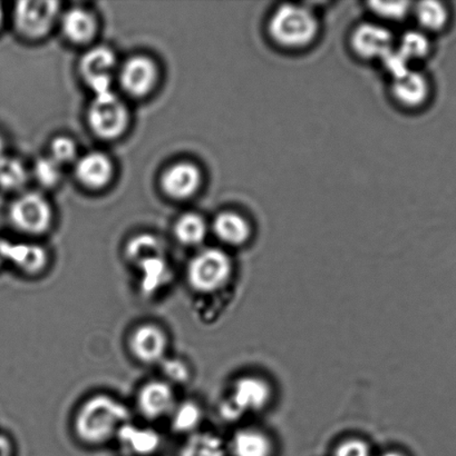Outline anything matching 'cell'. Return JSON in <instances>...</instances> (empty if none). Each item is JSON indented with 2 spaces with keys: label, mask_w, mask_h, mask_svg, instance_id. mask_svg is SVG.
Segmentation results:
<instances>
[{
  "label": "cell",
  "mask_w": 456,
  "mask_h": 456,
  "mask_svg": "<svg viewBox=\"0 0 456 456\" xmlns=\"http://www.w3.org/2000/svg\"><path fill=\"white\" fill-rule=\"evenodd\" d=\"M129 422L131 413L122 401L95 395L79 406L74 418V432L83 444L96 446L115 439L120 428Z\"/></svg>",
  "instance_id": "obj_1"
},
{
  "label": "cell",
  "mask_w": 456,
  "mask_h": 456,
  "mask_svg": "<svg viewBox=\"0 0 456 456\" xmlns=\"http://www.w3.org/2000/svg\"><path fill=\"white\" fill-rule=\"evenodd\" d=\"M319 31V21L315 12L305 4H280L268 21V34L272 42L287 49L310 46Z\"/></svg>",
  "instance_id": "obj_2"
},
{
  "label": "cell",
  "mask_w": 456,
  "mask_h": 456,
  "mask_svg": "<svg viewBox=\"0 0 456 456\" xmlns=\"http://www.w3.org/2000/svg\"><path fill=\"white\" fill-rule=\"evenodd\" d=\"M232 268L231 258L225 250L216 248L201 249L187 264V284L196 293L218 292L230 281Z\"/></svg>",
  "instance_id": "obj_3"
},
{
  "label": "cell",
  "mask_w": 456,
  "mask_h": 456,
  "mask_svg": "<svg viewBox=\"0 0 456 456\" xmlns=\"http://www.w3.org/2000/svg\"><path fill=\"white\" fill-rule=\"evenodd\" d=\"M88 125L96 136L114 140L122 135L129 123V111L113 91L94 95L87 114Z\"/></svg>",
  "instance_id": "obj_4"
},
{
  "label": "cell",
  "mask_w": 456,
  "mask_h": 456,
  "mask_svg": "<svg viewBox=\"0 0 456 456\" xmlns=\"http://www.w3.org/2000/svg\"><path fill=\"white\" fill-rule=\"evenodd\" d=\"M9 218L18 231L27 235L44 234L52 225V207L38 193L22 194L12 203Z\"/></svg>",
  "instance_id": "obj_5"
},
{
  "label": "cell",
  "mask_w": 456,
  "mask_h": 456,
  "mask_svg": "<svg viewBox=\"0 0 456 456\" xmlns=\"http://www.w3.org/2000/svg\"><path fill=\"white\" fill-rule=\"evenodd\" d=\"M60 15V4L57 2H20L13 9V25L21 36L29 39L44 37L53 28Z\"/></svg>",
  "instance_id": "obj_6"
},
{
  "label": "cell",
  "mask_w": 456,
  "mask_h": 456,
  "mask_svg": "<svg viewBox=\"0 0 456 456\" xmlns=\"http://www.w3.org/2000/svg\"><path fill=\"white\" fill-rule=\"evenodd\" d=\"M270 399V388L262 379L245 377L238 379L229 400L222 406L223 417L236 419L250 411H259Z\"/></svg>",
  "instance_id": "obj_7"
},
{
  "label": "cell",
  "mask_w": 456,
  "mask_h": 456,
  "mask_svg": "<svg viewBox=\"0 0 456 456\" xmlns=\"http://www.w3.org/2000/svg\"><path fill=\"white\" fill-rule=\"evenodd\" d=\"M129 348L134 359L142 364H159L167 357L169 337L161 326L138 325L129 338Z\"/></svg>",
  "instance_id": "obj_8"
},
{
  "label": "cell",
  "mask_w": 456,
  "mask_h": 456,
  "mask_svg": "<svg viewBox=\"0 0 456 456\" xmlns=\"http://www.w3.org/2000/svg\"><path fill=\"white\" fill-rule=\"evenodd\" d=\"M115 67V53L105 46L89 49L79 61L80 74L92 89L94 95L112 91Z\"/></svg>",
  "instance_id": "obj_9"
},
{
  "label": "cell",
  "mask_w": 456,
  "mask_h": 456,
  "mask_svg": "<svg viewBox=\"0 0 456 456\" xmlns=\"http://www.w3.org/2000/svg\"><path fill=\"white\" fill-rule=\"evenodd\" d=\"M177 404L174 387L164 379L143 384L137 396L138 412L149 421L170 417Z\"/></svg>",
  "instance_id": "obj_10"
},
{
  "label": "cell",
  "mask_w": 456,
  "mask_h": 456,
  "mask_svg": "<svg viewBox=\"0 0 456 456\" xmlns=\"http://www.w3.org/2000/svg\"><path fill=\"white\" fill-rule=\"evenodd\" d=\"M351 47L363 60L382 61L394 48V38L386 27L366 22L352 30Z\"/></svg>",
  "instance_id": "obj_11"
},
{
  "label": "cell",
  "mask_w": 456,
  "mask_h": 456,
  "mask_svg": "<svg viewBox=\"0 0 456 456\" xmlns=\"http://www.w3.org/2000/svg\"><path fill=\"white\" fill-rule=\"evenodd\" d=\"M120 84L129 95L143 97L155 86L158 69L146 56H133L120 69Z\"/></svg>",
  "instance_id": "obj_12"
},
{
  "label": "cell",
  "mask_w": 456,
  "mask_h": 456,
  "mask_svg": "<svg viewBox=\"0 0 456 456\" xmlns=\"http://www.w3.org/2000/svg\"><path fill=\"white\" fill-rule=\"evenodd\" d=\"M203 175L196 165L180 162L171 165L161 177V187L169 198L187 200L198 191Z\"/></svg>",
  "instance_id": "obj_13"
},
{
  "label": "cell",
  "mask_w": 456,
  "mask_h": 456,
  "mask_svg": "<svg viewBox=\"0 0 456 456\" xmlns=\"http://www.w3.org/2000/svg\"><path fill=\"white\" fill-rule=\"evenodd\" d=\"M115 439L120 449L131 456H153L162 445V436L154 428L138 427L131 422L120 428Z\"/></svg>",
  "instance_id": "obj_14"
},
{
  "label": "cell",
  "mask_w": 456,
  "mask_h": 456,
  "mask_svg": "<svg viewBox=\"0 0 456 456\" xmlns=\"http://www.w3.org/2000/svg\"><path fill=\"white\" fill-rule=\"evenodd\" d=\"M392 94L400 105L408 109H418L428 101L431 85L426 75L410 69L393 79Z\"/></svg>",
  "instance_id": "obj_15"
},
{
  "label": "cell",
  "mask_w": 456,
  "mask_h": 456,
  "mask_svg": "<svg viewBox=\"0 0 456 456\" xmlns=\"http://www.w3.org/2000/svg\"><path fill=\"white\" fill-rule=\"evenodd\" d=\"M113 163L101 151H91L76 160L75 174L80 184L97 190L109 184L113 176Z\"/></svg>",
  "instance_id": "obj_16"
},
{
  "label": "cell",
  "mask_w": 456,
  "mask_h": 456,
  "mask_svg": "<svg viewBox=\"0 0 456 456\" xmlns=\"http://www.w3.org/2000/svg\"><path fill=\"white\" fill-rule=\"evenodd\" d=\"M49 261L47 250L33 243H12L7 248V262L26 275L36 276L46 270Z\"/></svg>",
  "instance_id": "obj_17"
},
{
  "label": "cell",
  "mask_w": 456,
  "mask_h": 456,
  "mask_svg": "<svg viewBox=\"0 0 456 456\" xmlns=\"http://www.w3.org/2000/svg\"><path fill=\"white\" fill-rule=\"evenodd\" d=\"M213 232L219 240L229 246H241L247 243L252 236V225L238 212L226 211L214 218Z\"/></svg>",
  "instance_id": "obj_18"
},
{
  "label": "cell",
  "mask_w": 456,
  "mask_h": 456,
  "mask_svg": "<svg viewBox=\"0 0 456 456\" xmlns=\"http://www.w3.org/2000/svg\"><path fill=\"white\" fill-rule=\"evenodd\" d=\"M62 30L65 37L74 44H87L96 34L95 17L87 9L74 7L62 17Z\"/></svg>",
  "instance_id": "obj_19"
},
{
  "label": "cell",
  "mask_w": 456,
  "mask_h": 456,
  "mask_svg": "<svg viewBox=\"0 0 456 456\" xmlns=\"http://www.w3.org/2000/svg\"><path fill=\"white\" fill-rule=\"evenodd\" d=\"M137 268L141 272V289L145 294L158 292L171 280V267L165 256L149 259Z\"/></svg>",
  "instance_id": "obj_20"
},
{
  "label": "cell",
  "mask_w": 456,
  "mask_h": 456,
  "mask_svg": "<svg viewBox=\"0 0 456 456\" xmlns=\"http://www.w3.org/2000/svg\"><path fill=\"white\" fill-rule=\"evenodd\" d=\"M125 256L137 267L149 259L165 256V248L158 237L151 234H138L129 240Z\"/></svg>",
  "instance_id": "obj_21"
},
{
  "label": "cell",
  "mask_w": 456,
  "mask_h": 456,
  "mask_svg": "<svg viewBox=\"0 0 456 456\" xmlns=\"http://www.w3.org/2000/svg\"><path fill=\"white\" fill-rule=\"evenodd\" d=\"M172 430L178 435H194L203 419V411L196 402L186 400L176 405L170 414Z\"/></svg>",
  "instance_id": "obj_22"
},
{
  "label": "cell",
  "mask_w": 456,
  "mask_h": 456,
  "mask_svg": "<svg viewBox=\"0 0 456 456\" xmlns=\"http://www.w3.org/2000/svg\"><path fill=\"white\" fill-rule=\"evenodd\" d=\"M208 234L207 223L203 216L195 213H187L182 216L174 225V235L178 243L195 248L203 243Z\"/></svg>",
  "instance_id": "obj_23"
},
{
  "label": "cell",
  "mask_w": 456,
  "mask_h": 456,
  "mask_svg": "<svg viewBox=\"0 0 456 456\" xmlns=\"http://www.w3.org/2000/svg\"><path fill=\"white\" fill-rule=\"evenodd\" d=\"M235 456H270L269 439L256 430H241L236 433L231 444Z\"/></svg>",
  "instance_id": "obj_24"
},
{
  "label": "cell",
  "mask_w": 456,
  "mask_h": 456,
  "mask_svg": "<svg viewBox=\"0 0 456 456\" xmlns=\"http://www.w3.org/2000/svg\"><path fill=\"white\" fill-rule=\"evenodd\" d=\"M412 11L419 27L432 33L444 30L450 20L448 7L444 3L435 0L419 3Z\"/></svg>",
  "instance_id": "obj_25"
},
{
  "label": "cell",
  "mask_w": 456,
  "mask_h": 456,
  "mask_svg": "<svg viewBox=\"0 0 456 456\" xmlns=\"http://www.w3.org/2000/svg\"><path fill=\"white\" fill-rule=\"evenodd\" d=\"M178 456H226L220 437L210 432H195L187 436Z\"/></svg>",
  "instance_id": "obj_26"
},
{
  "label": "cell",
  "mask_w": 456,
  "mask_h": 456,
  "mask_svg": "<svg viewBox=\"0 0 456 456\" xmlns=\"http://www.w3.org/2000/svg\"><path fill=\"white\" fill-rule=\"evenodd\" d=\"M27 182V169L21 160L11 156H0V189L17 191Z\"/></svg>",
  "instance_id": "obj_27"
},
{
  "label": "cell",
  "mask_w": 456,
  "mask_h": 456,
  "mask_svg": "<svg viewBox=\"0 0 456 456\" xmlns=\"http://www.w3.org/2000/svg\"><path fill=\"white\" fill-rule=\"evenodd\" d=\"M397 49L410 62V61L421 60L427 56L430 53L431 43L422 31H409L402 37Z\"/></svg>",
  "instance_id": "obj_28"
},
{
  "label": "cell",
  "mask_w": 456,
  "mask_h": 456,
  "mask_svg": "<svg viewBox=\"0 0 456 456\" xmlns=\"http://www.w3.org/2000/svg\"><path fill=\"white\" fill-rule=\"evenodd\" d=\"M161 372L164 377V381L171 386H185L189 383L191 379V368L187 361L180 357H165L160 363Z\"/></svg>",
  "instance_id": "obj_29"
},
{
  "label": "cell",
  "mask_w": 456,
  "mask_h": 456,
  "mask_svg": "<svg viewBox=\"0 0 456 456\" xmlns=\"http://www.w3.org/2000/svg\"><path fill=\"white\" fill-rule=\"evenodd\" d=\"M34 176L40 185L54 187L61 181L62 167L49 156L38 159L34 165Z\"/></svg>",
  "instance_id": "obj_30"
},
{
  "label": "cell",
  "mask_w": 456,
  "mask_h": 456,
  "mask_svg": "<svg viewBox=\"0 0 456 456\" xmlns=\"http://www.w3.org/2000/svg\"><path fill=\"white\" fill-rule=\"evenodd\" d=\"M369 7L375 15L387 20H404L408 13L412 11V4L408 2H373L369 3Z\"/></svg>",
  "instance_id": "obj_31"
},
{
  "label": "cell",
  "mask_w": 456,
  "mask_h": 456,
  "mask_svg": "<svg viewBox=\"0 0 456 456\" xmlns=\"http://www.w3.org/2000/svg\"><path fill=\"white\" fill-rule=\"evenodd\" d=\"M49 158L55 160L61 167L76 162L78 160V147H76L75 142L69 137H56L52 142Z\"/></svg>",
  "instance_id": "obj_32"
},
{
  "label": "cell",
  "mask_w": 456,
  "mask_h": 456,
  "mask_svg": "<svg viewBox=\"0 0 456 456\" xmlns=\"http://www.w3.org/2000/svg\"><path fill=\"white\" fill-rule=\"evenodd\" d=\"M334 456H370L369 445L361 440L344 442L335 451Z\"/></svg>",
  "instance_id": "obj_33"
},
{
  "label": "cell",
  "mask_w": 456,
  "mask_h": 456,
  "mask_svg": "<svg viewBox=\"0 0 456 456\" xmlns=\"http://www.w3.org/2000/svg\"><path fill=\"white\" fill-rule=\"evenodd\" d=\"M0 456H13L12 441L4 435H0Z\"/></svg>",
  "instance_id": "obj_34"
},
{
  "label": "cell",
  "mask_w": 456,
  "mask_h": 456,
  "mask_svg": "<svg viewBox=\"0 0 456 456\" xmlns=\"http://www.w3.org/2000/svg\"><path fill=\"white\" fill-rule=\"evenodd\" d=\"M9 240L0 239V266L7 262V248Z\"/></svg>",
  "instance_id": "obj_35"
},
{
  "label": "cell",
  "mask_w": 456,
  "mask_h": 456,
  "mask_svg": "<svg viewBox=\"0 0 456 456\" xmlns=\"http://www.w3.org/2000/svg\"><path fill=\"white\" fill-rule=\"evenodd\" d=\"M4 8L2 6V4H0V28H2V26L4 24Z\"/></svg>",
  "instance_id": "obj_36"
},
{
  "label": "cell",
  "mask_w": 456,
  "mask_h": 456,
  "mask_svg": "<svg viewBox=\"0 0 456 456\" xmlns=\"http://www.w3.org/2000/svg\"><path fill=\"white\" fill-rule=\"evenodd\" d=\"M4 146L3 137L0 136V156L4 155Z\"/></svg>",
  "instance_id": "obj_37"
},
{
  "label": "cell",
  "mask_w": 456,
  "mask_h": 456,
  "mask_svg": "<svg viewBox=\"0 0 456 456\" xmlns=\"http://www.w3.org/2000/svg\"><path fill=\"white\" fill-rule=\"evenodd\" d=\"M381 456H404V455H402L401 453H397V452H387V453H384Z\"/></svg>",
  "instance_id": "obj_38"
}]
</instances>
